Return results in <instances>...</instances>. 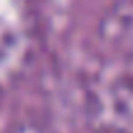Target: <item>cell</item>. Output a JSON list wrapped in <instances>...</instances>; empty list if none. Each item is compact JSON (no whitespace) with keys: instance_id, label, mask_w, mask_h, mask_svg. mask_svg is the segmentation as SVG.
Wrapping results in <instances>:
<instances>
[]
</instances>
